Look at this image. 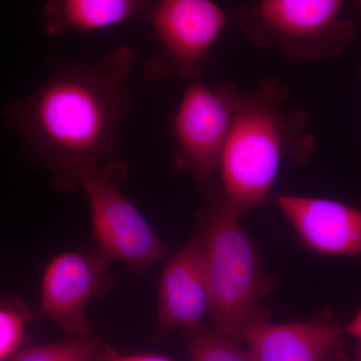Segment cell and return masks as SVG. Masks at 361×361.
I'll list each match as a JSON object with an SVG mask.
<instances>
[{
	"mask_svg": "<svg viewBox=\"0 0 361 361\" xmlns=\"http://www.w3.org/2000/svg\"><path fill=\"white\" fill-rule=\"evenodd\" d=\"M342 330H343V336L346 334V336L355 337L361 342V311Z\"/></svg>",
	"mask_w": 361,
	"mask_h": 361,
	"instance_id": "cell-17",
	"label": "cell"
},
{
	"mask_svg": "<svg viewBox=\"0 0 361 361\" xmlns=\"http://www.w3.org/2000/svg\"><path fill=\"white\" fill-rule=\"evenodd\" d=\"M203 248L200 234L193 237L168 261L159 286L158 322L161 331L190 329L209 311Z\"/></svg>",
	"mask_w": 361,
	"mask_h": 361,
	"instance_id": "cell-10",
	"label": "cell"
},
{
	"mask_svg": "<svg viewBox=\"0 0 361 361\" xmlns=\"http://www.w3.org/2000/svg\"><path fill=\"white\" fill-rule=\"evenodd\" d=\"M32 317L27 306L20 301H0V361L18 353L25 325Z\"/></svg>",
	"mask_w": 361,
	"mask_h": 361,
	"instance_id": "cell-15",
	"label": "cell"
},
{
	"mask_svg": "<svg viewBox=\"0 0 361 361\" xmlns=\"http://www.w3.org/2000/svg\"><path fill=\"white\" fill-rule=\"evenodd\" d=\"M330 361H361V353L356 355L355 357L351 358L349 356L344 355L341 350H337V348L334 349V355H332Z\"/></svg>",
	"mask_w": 361,
	"mask_h": 361,
	"instance_id": "cell-18",
	"label": "cell"
},
{
	"mask_svg": "<svg viewBox=\"0 0 361 361\" xmlns=\"http://www.w3.org/2000/svg\"><path fill=\"white\" fill-rule=\"evenodd\" d=\"M144 18L155 30L159 52L144 68L147 80L198 78L226 25L212 0H148Z\"/></svg>",
	"mask_w": 361,
	"mask_h": 361,
	"instance_id": "cell-6",
	"label": "cell"
},
{
	"mask_svg": "<svg viewBox=\"0 0 361 361\" xmlns=\"http://www.w3.org/2000/svg\"><path fill=\"white\" fill-rule=\"evenodd\" d=\"M125 167L120 161L84 168L77 176L92 214L99 250L146 272L166 254V245L120 190Z\"/></svg>",
	"mask_w": 361,
	"mask_h": 361,
	"instance_id": "cell-5",
	"label": "cell"
},
{
	"mask_svg": "<svg viewBox=\"0 0 361 361\" xmlns=\"http://www.w3.org/2000/svg\"><path fill=\"white\" fill-rule=\"evenodd\" d=\"M135 58V49L121 47L94 63H63L7 111L61 187L77 184L80 170L104 165L118 149Z\"/></svg>",
	"mask_w": 361,
	"mask_h": 361,
	"instance_id": "cell-1",
	"label": "cell"
},
{
	"mask_svg": "<svg viewBox=\"0 0 361 361\" xmlns=\"http://www.w3.org/2000/svg\"><path fill=\"white\" fill-rule=\"evenodd\" d=\"M288 97L276 80L254 92L240 90L219 165L224 200L239 218L265 203L282 160L304 161L314 149L306 113L289 109Z\"/></svg>",
	"mask_w": 361,
	"mask_h": 361,
	"instance_id": "cell-2",
	"label": "cell"
},
{
	"mask_svg": "<svg viewBox=\"0 0 361 361\" xmlns=\"http://www.w3.org/2000/svg\"><path fill=\"white\" fill-rule=\"evenodd\" d=\"M186 341L189 361H253L239 342L206 325L188 329Z\"/></svg>",
	"mask_w": 361,
	"mask_h": 361,
	"instance_id": "cell-13",
	"label": "cell"
},
{
	"mask_svg": "<svg viewBox=\"0 0 361 361\" xmlns=\"http://www.w3.org/2000/svg\"><path fill=\"white\" fill-rule=\"evenodd\" d=\"M342 329L327 312L307 322L258 323L245 341L253 361H326Z\"/></svg>",
	"mask_w": 361,
	"mask_h": 361,
	"instance_id": "cell-11",
	"label": "cell"
},
{
	"mask_svg": "<svg viewBox=\"0 0 361 361\" xmlns=\"http://www.w3.org/2000/svg\"><path fill=\"white\" fill-rule=\"evenodd\" d=\"M104 344L90 336L68 337V341L23 349L13 361H96Z\"/></svg>",
	"mask_w": 361,
	"mask_h": 361,
	"instance_id": "cell-14",
	"label": "cell"
},
{
	"mask_svg": "<svg viewBox=\"0 0 361 361\" xmlns=\"http://www.w3.org/2000/svg\"><path fill=\"white\" fill-rule=\"evenodd\" d=\"M110 260L101 250L52 259L42 278L37 316L56 322L68 337L90 336L87 303L110 286Z\"/></svg>",
	"mask_w": 361,
	"mask_h": 361,
	"instance_id": "cell-8",
	"label": "cell"
},
{
	"mask_svg": "<svg viewBox=\"0 0 361 361\" xmlns=\"http://www.w3.org/2000/svg\"><path fill=\"white\" fill-rule=\"evenodd\" d=\"M345 0H249L240 26L256 44L276 47L294 61L336 56L353 42L355 25L339 18Z\"/></svg>",
	"mask_w": 361,
	"mask_h": 361,
	"instance_id": "cell-4",
	"label": "cell"
},
{
	"mask_svg": "<svg viewBox=\"0 0 361 361\" xmlns=\"http://www.w3.org/2000/svg\"><path fill=\"white\" fill-rule=\"evenodd\" d=\"M277 204L304 245L315 253L361 255V210L330 199L282 195Z\"/></svg>",
	"mask_w": 361,
	"mask_h": 361,
	"instance_id": "cell-9",
	"label": "cell"
},
{
	"mask_svg": "<svg viewBox=\"0 0 361 361\" xmlns=\"http://www.w3.org/2000/svg\"><path fill=\"white\" fill-rule=\"evenodd\" d=\"M239 219L225 200L213 202L200 236L214 329L241 342L270 320L261 298L272 291L273 281Z\"/></svg>",
	"mask_w": 361,
	"mask_h": 361,
	"instance_id": "cell-3",
	"label": "cell"
},
{
	"mask_svg": "<svg viewBox=\"0 0 361 361\" xmlns=\"http://www.w3.org/2000/svg\"><path fill=\"white\" fill-rule=\"evenodd\" d=\"M148 0H49L44 6V32L54 37L90 32L144 18Z\"/></svg>",
	"mask_w": 361,
	"mask_h": 361,
	"instance_id": "cell-12",
	"label": "cell"
},
{
	"mask_svg": "<svg viewBox=\"0 0 361 361\" xmlns=\"http://www.w3.org/2000/svg\"><path fill=\"white\" fill-rule=\"evenodd\" d=\"M240 90L193 84L185 92L173 120V135L183 167L199 179L219 171L220 159L236 111Z\"/></svg>",
	"mask_w": 361,
	"mask_h": 361,
	"instance_id": "cell-7",
	"label": "cell"
},
{
	"mask_svg": "<svg viewBox=\"0 0 361 361\" xmlns=\"http://www.w3.org/2000/svg\"><path fill=\"white\" fill-rule=\"evenodd\" d=\"M96 361H173L165 356L157 355H120L115 350L103 345Z\"/></svg>",
	"mask_w": 361,
	"mask_h": 361,
	"instance_id": "cell-16",
	"label": "cell"
},
{
	"mask_svg": "<svg viewBox=\"0 0 361 361\" xmlns=\"http://www.w3.org/2000/svg\"><path fill=\"white\" fill-rule=\"evenodd\" d=\"M358 4H360V8H361V0H357Z\"/></svg>",
	"mask_w": 361,
	"mask_h": 361,
	"instance_id": "cell-19",
	"label": "cell"
}]
</instances>
